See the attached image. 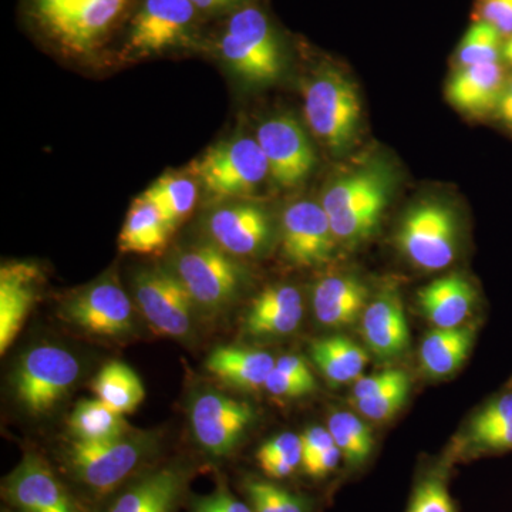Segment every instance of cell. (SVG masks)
I'll list each match as a JSON object with an SVG mask.
<instances>
[{
  "mask_svg": "<svg viewBox=\"0 0 512 512\" xmlns=\"http://www.w3.org/2000/svg\"><path fill=\"white\" fill-rule=\"evenodd\" d=\"M156 431H130L119 439L86 443L69 440L59 454V470L94 510L161 458Z\"/></svg>",
  "mask_w": 512,
  "mask_h": 512,
  "instance_id": "1",
  "label": "cell"
},
{
  "mask_svg": "<svg viewBox=\"0 0 512 512\" xmlns=\"http://www.w3.org/2000/svg\"><path fill=\"white\" fill-rule=\"evenodd\" d=\"M393 191L389 168L370 164L333 180L322 195L338 241L356 244L372 237L379 227Z\"/></svg>",
  "mask_w": 512,
  "mask_h": 512,
  "instance_id": "2",
  "label": "cell"
},
{
  "mask_svg": "<svg viewBox=\"0 0 512 512\" xmlns=\"http://www.w3.org/2000/svg\"><path fill=\"white\" fill-rule=\"evenodd\" d=\"M82 377V363L59 345L33 346L23 352L10 375L13 400L26 416H49L69 397Z\"/></svg>",
  "mask_w": 512,
  "mask_h": 512,
  "instance_id": "3",
  "label": "cell"
},
{
  "mask_svg": "<svg viewBox=\"0 0 512 512\" xmlns=\"http://www.w3.org/2000/svg\"><path fill=\"white\" fill-rule=\"evenodd\" d=\"M173 271L190 293L198 316L204 319L224 315L238 301L247 284L244 266L214 242H202L178 251Z\"/></svg>",
  "mask_w": 512,
  "mask_h": 512,
  "instance_id": "4",
  "label": "cell"
},
{
  "mask_svg": "<svg viewBox=\"0 0 512 512\" xmlns=\"http://www.w3.org/2000/svg\"><path fill=\"white\" fill-rule=\"evenodd\" d=\"M218 50L229 69L245 82H275L284 70V53L268 16L255 6L232 13L218 40Z\"/></svg>",
  "mask_w": 512,
  "mask_h": 512,
  "instance_id": "5",
  "label": "cell"
},
{
  "mask_svg": "<svg viewBox=\"0 0 512 512\" xmlns=\"http://www.w3.org/2000/svg\"><path fill=\"white\" fill-rule=\"evenodd\" d=\"M305 117L312 133L339 154L355 143L362 103L352 80L335 67L318 70L305 86Z\"/></svg>",
  "mask_w": 512,
  "mask_h": 512,
  "instance_id": "6",
  "label": "cell"
},
{
  "mask_svg": "<svg viewBox=\"0 0 512 512\" xmlns=\"http://www.w3.org/2000/svg\"><path fill=\"white\" fill-rule=\"evenodd\" d=\"M192 440L211 463L229 460L256 421L254 406L212 386H198L187 406Z\"/></svg>",
  "mask_w": 512,
  "mask_h": 512,
  "instance_id": "7",
  "label": "cell"
},
{
  "mask_svg": "<svg viewBox=\"0 0 512 512\" xmlns=\"http://www.w3.org/2000/svg\"><path fill=\"white\" fill-rule=\"evenodd\" d=\"M40 28L67 52L87 55L106 40L130 0H30Z\"/></svg>",
  "mask_w": 512,
  "mask_h": 512,
  "instance_id": "8",
  "label": "cell"
},
{
  "mask_svg": "<svg viewBox=\"0 0 512 512\" xmlns=\"http://www.w3.org/2000/svg\"><path fill=\"white\" fill-rule=\"evenodd\" d=\"M187 173L207 194L220 200L251 194L269 175L268 161L256 138L231 137L192 161Z\"/></svg>",
  "mask_w": 512,
  "mask_h": 512,
  "instance_id": "9",
  "label": "cell"
},
{
  "mask_svg": "<svg viewBox=\"0 0 512 512\" xmlns=\"http://www.w3.org/2000/svg\"><path fill=\"white\" fill-rule=\"evenodd\" d=\"M57 315L62 322L97 339H131L138 330L134 303L123 286L110 276L67 295Z\"/></svg>",
  "mask_w": 512,
  "mask_h": 512,
  "instance_id": "10",
  "label": "cell"
},
{
  "mask_svg": "<svg viewBox=\"0 0 512 512\" xmlns=\"http://www.w3.org/2000/svg\"><path fill=\"white\" fill-rule=\"evenodd\" d=\"M2 500L13 512H97L62 471L35 450L26 451L3 478Z\"/></svg>",
  "mask_w": 512,
  "mask_h": 512,
  "instance_id": "11",
  "label": "cell"
},
{
  "mask_svg": "<svg viewBox=\"0 0 512 512\" xmlns=\"http://www.w3.org/2000/svg\"><path fill=\"white\" fill-rule=\"evenodd\" d=\"M133 291L138 311L154 333L181 342L192 339L197 309L173 269H143L134 276Z\"/></svg>",
  "mask_w": 512,
  "mask_h": 512,
  "instance_id": "12",
  "label": "cell"
},
{
  "mask_svg": "<svg viewBox=\"0 0 512 512\" xmlns=\"http://www.w3.org/2000/svg\"><path fill=\"white\" fill-rule=\"evenodd\" d=\"M396 244L417 268L441 271L456 259V214L444 202H419L403 215L397 229Z\"/></svg>",
  "mask_w": 512,
  "mask_h": 512,
  "instance_id": "13",
  "label": "cell"
},
{
  "mask_svg": "<svg viewBox=\"0 0 512 512\" xmlns=\"http://www.w3.org/2000/svg\"><path fill=\"white\" fill-rule=\"evenodd\" d=\"M200 466L185 457L160 460L120 488L99 512H180Z\"/></svg>",
  "mask_w": 512,
  "mask_h": 512,
  "instance_id": "14",
  "label": "cell"
},
{
  "mask_svg": "<svg viewBox=\"0 0 512 512\" xmlns=\"http://www.w3.org/2000/svg\"><path fill=\"white\" fill-rule=\"evenodd\" d=\"M198 13L191 0H143L131 20L121 57L131 60L190 46Z\"/></svg>",
  "mask_w": 512,
  "mask_h": 512,
  "instance_id": "15",
  "label": "cell"
},
{
  "mask_svg": "<svg viewBox=\"0 0 512 512\" xmlns=\"http://www.w3.org/2000/svg\"><path fill=\"white\" fill-rule=\"evenodd\" d=\"M256 140L268 161L269 175L278 187L295 188L308 180L316 165L315 148L295 116L269 117L259 126Z\"/></svg>",
  "mask_w": 512,
  "mask_h": 512,
  "instance_id": "16",
  "label": "cell"
},
{
  "mask_svg": "<svg viewBox=\"0 0 512 512\" xmlns=\"http://www.w3.org/2000/svg\"><path fill=\"white\" fill-rule=\"evenodd\" d=\"M336 241L320 202H293L282 215V252L289 264L301 268L326 264L335 252Z\"/></svg>",
  "mask_w": 512,
  "mask_h": 512,
  "instance_id": "17",
  "label": "cell"
},
{
  "mask_svg": "<svg viewBox=\"0 0 512 512\" xmlns=\"http://www.w3.org/2000/svg\"><path fill=\"white\" fill-rule=\"evenodd\" d=\"M205 229L222 251L235 258L262 254L272 239V221L261 205L229 202L207 215Z\"/></svg>",
  "mask_w": 512,
  "mask_h": 512,
  "instance_id": "18",
  "label": "cell"
},
{
  "mask_svg": "<svg viewBox=\"0 0 512 512\" xmlns=\"http://www.w3.org/2000/svg\"><path fill=\"white\" fill-rule=\"evenodd\" d=\"M43 272L35 262H6L0 269V353L18 338L39 301Z\"/></svg>",
  "mask_w": 512,
  "mask_h": 512,
  "instance_id": "19",
  "label": "cell"
},
{
  "mask_svg": "<svg viewBox=\"0 0 512 512\" xmlns=\"http://www.w3.org/2000/svg\"><path fill=\"white\" fill-rule=\"evenodd\" d=\"M303 319V299L288 284L268 286L249 303L242 318V335L252 339H278L292 335Z\"/></svg>",
  "mask_w": 512,
  "mask_h": 512,
  "instance_id": "20",
  "label": "cell"
},
{
  "mask_svg": "<svg viewBox=\"0 0 512 512\" xmlns=\"http://www.w3.org/2000/svg\"><path fill=\"white\" fill-rule=\"evenodd\" d=\"M275 363V357L266 350L232 345L212 350L204 366L218 382L251 393L264 389Z\"/></svg>",
  "mask_w": 512,
  "mask_h": 512,
  "instance_id": "21",
  "label": "cell"
},
{
  "mask_svg": "<svg viewBox=\"0 0 512 512\" xmlns=\"http://www.w3.org/2000/svg\"><path fill=\"white\" fill-rule=\"evenodd\" d=\"M362 332L367 348L380 359H393L409 348V323L396 292H384L366 306Z\"/></svg>",
  "mask_w": 512,
  "mask_h": 512,
  "instance_id": "22",
  "label": "cell"
},
{
  "mask_svg": "<svg viewBox=\"0 0 512 512\" xmlns=\"http://www.w3.org/2000/svg\"><path fill=\"white\" fill-rule=\"evenodd\" d=\"M507 77L498 63L461 67L447 86V99L463 113L483 116L497 107Z\"/></svg>",
  "mask_w": 512,
  "mask_h": 512,
  "instance_id": "23",
  "label": "cell"
},
{
  "mask_svg": "<svg viewBox=\"0 0 512 512\" xmlns=\"http://www.w3.org/2000/svg\"><path fill=\"white\" fill-rule=\"evenodd\" d=\"M369 292L355 276L335 275L323 278L312 295L313 312L320 325L343 328L352 325L365 312Z\"/></svg>",
  "mask_w": 512,
  "mask_h": 512,
  "instance_id": "24",
  "label": "cell"
},
{
  "mask_svg": "<svg viewBox=\"0 0 512 512\" xmlns=\"http://www.w3.org/2000/svg\"><path fill=\"white\" fill-rule=\"evenodd\" d=\"M476 289L461 275H448L424 286L419 305L436 328H458L471 315Z\"/></svg>",
  "mask_w": 512,
  "mask_h": 512,
  "instance_id": "25",
  "label": "cell"
},
{
  "mask_svg": "<svg viewBox=\"0 0 512 512\" xmlns=\"http://www.w3.org/2000/svg\"><path fill=\"white\" fill-rule=\"evenodd\" d=\"M174 231L165 222L156 204L141 194L131 204L121 228V252L138 255H156L167 248Z\"/></svg>",
  "mask_w": 512,
  "mask_h": 512,
  "instance_id": "26",
  "label": "cell"
},
{
  "mask_svg": "<svg viewBox=\"0 0 512 512\" xmlns=\"http://www.w3.org/2000/svg\"><path fill=\"white\" fill-rule=\"evenodd\" d=\"M473 342L474 329L470 326L431 330L421 343V369L431 377L453 375L466 362Z\"/></svg>",
  "mask_w": 512,
  "mask_h": 512,
  "instance_id": "27",
  "label": "cell"
},
{
  "mask_svg": "<svg viewBox=\"0 0 512 512\" xmlns=\"http://www.w3.org/2000/svg\"><path fill=\"white\" fill-rule=\"evenodd\" d=\"M311 355L319 372L335 386L359 380L369 363L366 350L346 336L313 340Z\"/></svg>",
  "mask_w": 512,
  "mask_h": 512,
  "instance_id": "28",
  "label": "cell"
},
{
  "mask_svg": "<svg viewBox=\"0 0 512 512\" xmlns=\"http://www.w3.org/2000/svg\"><path fill=\"white\" fill-rule=\"evenodd\" d=\"M70 440L97 443L119 439L133 431L124 414L97 399L80 400L67 419Z\"/></svg>",
  "mask_w": 512,
  "mask_h": 512,
  "instance_id": "29",
  "label": "cell"
},
{
  "mask_svg": "<svg viewBox=\"0 0 512 512\" xmlns=\"http://www.w3.org/2000/svg\"><path fill=\"white\" fill-rule=\"evenodd\" d=\"M97 399L121 414L134 413L146 399L140 376L126 363L111 360L101 367L92 380Z\"/></svg>",
  "mask_w": 512,
  "mask_h": 512,
  "instance_id": "30",
  "label": "cell"
},
{
  "mask_svg": "<svg viewBox=\"0 0 512 512\" xmlns=\"http://www.w3.org/2000/svg\"><path fill=\"white\" fill-rule=\"evenodd\" d=\"M143 194L156 204L165 222L175 231L197 205L198 183L188 173H165Z\"/></svg>",
  "mask_w": 512,
  "mask_h": 512,
  "instance_id": "31",
  "label": "cell"
},
{
  "mask_svg": "<svg viewBox=\"0 0 512 512\" xmlns=\"http://www.w3.org/2000/svg\"><path fill=\"white\" fill-rule=\"evenodd\" d=\"M239 490L254 512H315V500L311 497L264 476L241 477Z\"/></svg>",
  "mask_w": 512,
  "mask_h": 512,
  "instance_id": "32",
  "label": "cell"
},
{
  "mask_svg": "<svg viewBox=\"0 0 512 512\" xmlns=\"http://www.w3.org/2000/svg\"><path fill=\"white\" fill-rule=\"evenodd\" d=\"M329 431L342 453L343 460L350 467H362L372 456L375 447L372 430L356 414L333 413L329 419Z\"/></svg>",
  "mask_w": 512,
  "mask_h": 512,
  "instance_id": "33",
  "label": "cell"
},
{
  "mask_svg": "<svg viewBox=\"0 0 512 512\" xmlns=\"http://www.w3.org/2000/svg\"><path fill=\"white\" fill-rule=\"evenodd\" d=\"M262 476L282 481L302 470V441L295 433H282L266 440L255 453Z\"/></svg>",
  "mask_w": 512,
  "mask_h": 512,
  "instance_id": "34",
  "label": "cell"
},
{
  "mask_svg": "<svg viewBox=\"0 0 512 512\" xmlns=\"http://www.w3.org/2000/svg\"><path fill=\"white\" fill-rule=\"evenodd\" d=\"M503 35L491 23L480 20L467 30L457 50L458 67L500 62Z\"/></svg>",
  "mask_w": 512,
  "mask_h": 512,
  "instance_id": "35",
  "label": "cell"
},
{
  "mask_svg": "<svg viewBox=\"0 0 512 512\" xmlns=\"http://www.w3.org/2000/svg\"><path fill=\"white\" fill-rule=\"evenodd\" d=\"M406 512H456L443 471H430L419 478Z\"/></svg>",
  "mask_w": 512,
  "mask_h": 512,
  "instance_id": "36",
  "label": "cell"
},
{
  "mask_svg": "<svg viewBox=\"0 0 512 512\" xmlns=\"http://www.w3.org/2000/svg\"><path fill=\"white\" fill-rule=\"evenodd\" d=\"M185 512H254L244 497H238L229 488L227 478L218 474L215 488L210 494H191Z\"/></svg>",
  "mask_w": 512,
  "mask_h": 512,
  "instance_id": "37",
  "label": "cell"
},
{
  "mask_svg": "<svg viewBox=\"0 0 512 512\" xmlns=\"http://www.w3.org/2000/svg\"><path fill=\"white\" fill-rule=\"evenodd\" d=\"M410 383L394 387L377 396L366 397V399H352L353 406L366 419L373 421H387L396 416L400 409L407 402L409 397Z\"/></svg>",
  "mask_w": 512,
  "mask_h": 512,
  "instance_id": "38",
  "label": "cell"
},
{
  "mask_svg": "<svg viewBox=\"0 0 512 512\" xmlns=\"http://www.w3.org/2000/svg\"><path fill=\"white\" fill-rule=\"evenodd\" d=\"M512 426V390L501 393L474 416L468 437Z\"/></svg>",
  "mask_w": 512,
  "mask_h": 512,
  "instance_id": "39",
  "label": "cell"
},
{
  "mask_svg": "<svg viewBox=\"0 0 512 512\" xmlns=\"http://www.w3.org/2000/svg\"><path fill=\"white\" fill-rule=\"evenodd\" d=\"M315 376H301L296 373L288 372L275 365L271 375L266 379L264 389L279 399H301L315 392Z\"/></svg>",
  "mask_w": 512,
  "mask_h": 512,
  "instance_id": "40",
  "label": "cell"
},
{
  "mask_svg": "<svg viewBox=\"0 0 512 512\" xmlns=\"http://www.w3.org/2000/svg\"><path fill=\"white\" fill-rule=\"evenodd\" d=\"M410 383V377L399 369L384 370L376 375L360 377L353 387V399H366Z\"/></svg>",
  "mask_w": 512,
  "mask_h": 512,
  "instance_id": "41",
  "label": "cell"
},
{
  "mask_svg": "<svg viewBox=\"0 0 512 512\" xmlns=\"http://www.w3.org/2000/svg\"><path fill=\"white\" fill-rule=\"evenodd\" d=\"M480 12L501 35H512V0H481Z\"/></svg>",
  "mask_w": 512,
  "mask_h": 512,
  "instance_id": "42",
  "label": "cell"
},
{
  "mask_svg": "<svg viewBox=\"0 0 512 512\" xmlns=\"http://www.w3.org/2000/svg\"><path fill=\"white\" fill-rule=\"evenodd\" d=\"M343 460L342 453L336 444L328 450L302 463V471L312 480H323L338 470L340 461Z\"/></svg>",
  "mask_w": 512,
  "mask_h": 512,
  "instance_id": "43",
  "label": "cell"
},
{
  "mask_svg": "<svg viewBox=\"0 0 512 512\" xmlns=\"http://www.w3.org/2000/svg\"><path fill=\"white\" fill-rule=\"evenodd\" d=\"M302 441V463L311 460V458L318 456L323 451L328 450L335 444L330 434L329 429L323 427L313 426L301 436Z\"/></svg>",
  "mask_w": 512,
  "mask_h": 512,
  "instance_id": "44",
  "label": "cell"
},
{
  "mask_svg": "<svg viewBox=\"0 0 512 512\" xmlns=\"http://www.w3.org/2000/svg\"><path fill=\"white\" fill-rule=\"evenodd\" d=\"M495 117L504 123L505 126L512 128V77L507 79L500 100L494 110Z\"/></svg>",
  "mask_w": 512,
  "mask_h": 512,
  "instance_id": "45",
  "label": "cell"
},
{
  "mask_svg": "<svg viewBox=\"0 0 512 512\" xmlns=\"http://www.w3.org/2000/svg\"><path fill=\"white\" fill-rule=\"evenodd\" d=\"M195 8L201 13H215L221 10L238 8L248 0H191Z\"/></svg>",
  "mask_w": 512,
  "mask_h": 512,
  "instance_id": "46",
  "label": "cell"
},
{
  "mask_svg": "<svg viewBox=\"0 0 512 512\" xmlns=\"http://www.w3.org/2000/svg\"><path fill=\"white\" fill-rule=\"evenodd\" d=\"M503 57L505 59V62L512 66V35L508 37L507 42L504 43Z\"/></svg>",
  "mask_w": 512,
  "mask_h": 512,
  "instance_id": "47",
  "label": "cell"
},
{
  "mask_svg": "<svg viewBox=\"0 0 512 512\" xmlns=\"http://www.w3.org/2000/svg\"><path fill=\"white\" fill-rule=\"evenodd\" d=\"M2 512H13L12 510H9L8 507H5V505H3L2 507Z\"/></svg>",
  "mask_w": 512,
  "mask_h": 512,
  "instance_id": "48",
  "label": "cell"
}]
</instances>
